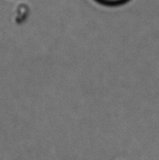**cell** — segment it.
Wrapping results in <instances>:
<instances>
[{"instance_id":"6da1fadb","label":"cell","mask_w":159,"mask_h":160,"mask_svg":"<svg viewBox=\"0 0 159 160\" xmlns=\"http://www.w3.org/2000/svg\"><path fill=\"white\" fill-rule=\"evenodd\" d=\"M97 1L102 5H105V6L115 7V6H120V5L126 4L129 0H97Z\"/></svg>"}]
</instances>
